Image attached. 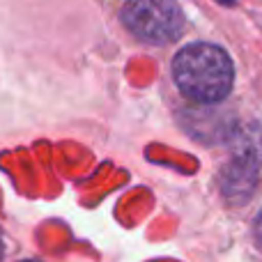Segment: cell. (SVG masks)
Listing matches in <instances>:
<instances>
[{
  "label": "cell",
  "mask_w": 262,
  "mask_h": 262,
  "mask_svg": "<svg viewBox=\"0 0 262 262\" xmlns=\"http://www.w3.org/2000/svg\"><path fill=\"white\" fill-rule=\"evenodd\" d=\"M172 78L184 97L198 104H216L232 88L235 69L230 55L214 44H189L172 60Z\"/></svg>",
  "instance_id": "6da1fadb"
},
{
  "label": "cell",
  "mask_w": 262,
  "mask_h": 262,
  "mask_svg": "<svg viewBox=\"0 0 262 262\" xmlns=\"http://www.w3.org/2000/svg\"><path fill=\"white\" fill-rule=\"evenodd\" d=\"M122 21L138 39L168 44L180 37L184 14L175 0H129L122 7Z\"/></svg>",
  "instance_id": "7a4b0ae2"
},
{
  "label": "cell",
  "mask_w": 262,
  "mask_h": 262,
  "mask_svg": "<svg viewBox=\"0 0 262 262\" xmlns=\"http://www.w3.org/2000/svg\"><path fill=\"white\" fill-rule=\"evenodd\" d=\"M253 184H255V161L249 152H244V157H237V161L226 168L223 186H226L228 195L237 193V200H244L242 191H244V195H249Z\"/></svg>",
  "instance_id": "3957f363"
},
{
  "label": "cell",
  "mask_w": 262,
  "mask_h": 262,
  "mask_svg": "<svg viewBox=\"0 0 262 262\" xmlns=\"http://www.w3.org/2000/svg\"><path fill=\"white\" fill-rule=\"evenodd\" d=\"M253 237H255V244L262 249V212L255 216V221H253Z\"/></svg>",
  "instance_id": "277c9868"
},
{
  "label": "cell",
  "mask_w": 262,
  "mask_h": 262,
  "mask_svg": "<svg viewBox=\"0 0 262 262\" xmlns=\"http://www.w3.org/2000/svg\"><path fill=\"white\" fill-rule=\"evenodd\" d=\"M0 260H3V244H0Z\"/></svg>",
  "instance_id": "5b68a950"
},
{
  "label": "cell",
  "mask_w": 262,
  "mask_h": 262,
  "mask_svg": "<svg viewBox=\"0 0 262 262\" xmlns=\"http://www.w3.org/2000/svg\"><path fill=\"white\" fill-rule=\"evenodd\" d=\"M26 262H35V260H26Z\"/></svg>",
  "instance_id": "8992f818"
}]
</instances>
